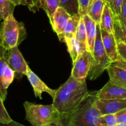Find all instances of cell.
Returning a JSON list of instances; mask_svg holds the SVG:
<instances>
[{
    "mask_svg": "<svg viewBox=\"0 0 126 126\" xmlns=\"http://www.w3.org/2000/svg\"><path fill=\"white\" fill-rule=\"evenodd\" d=\"M85 79L77 80L70 76L58 89L53 99V105L58 110L61 117L72 112L88 93Z\"/></svg>",
    "mask_w": 126,
    "mask_h": 126,
    "instance_id": "cell-1",
    "label": "cell"
},
{
    "mask_svg": "<svg viewBox=\"0 0 126 126\" xmlns=\"http://www.w3.org/2000/svg\"><path fill=\"white\" fill-rule=\"evenodd\" d=\"M97 91H88L80 103L69 114L61 117L62 126H98L101 116L96 107Z\"/></svg>",
    "mask_w": 126,
    "mask_h": 126,
    "instance_id": "cell-2",
    "label": "cell"
},
{
    "mask_svg": "<svg viewBox=\"0 0 126 126\" xmlns=\"http://www.w3.org/2000/svg\"><path fill=\"white\" fill-rule=\"evenodd\" d=\"M24 106L26 114L25 119L32 126H62L60 114L53 104L35 105L25 101L24 103Z\"/></svg>",
    "mask_w": 126,
    "mask_h": 126,
    "instance_id": "cell-3",
    "label": "cell"
},
{
    "mask_svg": "<svg viewBox=\"0 0 126 126\" xmlns=\"http://www.w3.org/2000/svg\"><path fill=\"white\" fill-rule=\"evenodd\" d=\"M26 37L24 24L17 21L13 14L3 20L0 26V45L6 50L18 47Z\"/></svg>",
    "mask_w": 126,
    "mask_h": 126,
    "instance_id": "cell-4",
    "label": "cell"
},
{
    "mask_svg": "<svg viewBox=\"0 0 126 126\" xmlns=\"http://www.w3.org/2000/svg\"><path fill=\"white\" fill-rule=\"evenodd\" d=\"M92 54V63L87 78L90 80H94L100 77L112 64V61L108 56L103 47L99 24L96 25V38Z\"/></svg>",
    "mask_w": 126,
    "mask_h": 126,
    "instance_id": "cell-5",
    "label": "cell"
},
{
    "mask_svg": "<svg viewBox=\"0 0 126 126\" xmlns=\"http://www.w3.org/2000/svg\"><path fill=\"white\" fill-rule=\"evenodd\" d=\"M6 56L8 66L14 71L15 78L19 80L24 76H26L29 66L18 47H15L7 51Z\"/></svg>",
    "mask_w": 126,
    "mask_h": 126,
    "instance_id": "cell-6",
    "label": "cell"
},
{
    "mask_svg": "<svg viewBox=\"0 0 126 126\" xmlns=\"http://www.w3.org/2000/svg\"><path fill=\"white\" fill-rule=\"evenodd\" d=\"M92 59V53L87 50L82 52L73 63L71 76L77 80L86 79L90 68Z\"/></svg>",
    "mask_w": 126,
    "mask_h": 126,
    "instance_id": "cell-7",
    "label": "cell"
},
{
    "mask_svg": "<svg viewBox=\"0 0 126 126\" xmlns=\"http://www.w3.org/2000/svg\"><path fill=\"white\" fill-rule=\"evenodd\" d=\"M96 107L101 116L116 114L126 108V99H98Z\"/></svg>",
    "mask_w": 126,
    "mask_h": 126,
    "instance_id": "cell-8",
    "label": "cell"
},
{
    "mask_svg": "<svg viewBox=\"0 0 126 126\" xmlns=\"http://www.w3.org/2000/svg\"><path fill=\"white\" fill-rule=\"evenodd\" d=\"M71 17V16L61 7H59L57 9L53 16L51 24L53 30L56 32L59 40L64 43H65L64 31L66 24Z\"/></svg>",
    "mask_w": 126,
    "mask_h": 126,
    "instance_id": "cell-9",
    "label": "cell"
},
{
    "mask_svg": "<svg viewBox=\"0 0 126 126\" xmlns=\"http://www.w3.org/2000/svg\"><path fill=\"white\" fill-rule=\"evenodd\" d=\"M98 99H126V88L114 84L111 80L97 91Z\"/></svg>",
    "mask_w": 126,
    "mask_h": 126,
    "instance_id": "cell-10",
    "label": "cell"
},
{
    "mask_svg": "<svg viewBox=\"0 0 126 126\" xmlns=\"http://www.w3.org/2000/svg\"><path fill=\"white\" fill-rule=\"evenodd\" d=\"M27 77L28 80L30 82V84L32 85L33 88L35 95L36 97L39 98L40 99H42V94L44 92L48 93L52 97V98H54L56 93V90H53L49 88L40 79L38 76H37L33 71L30 69V68L28 67L27 72Z\"/></svg>",
    "mask_w": 126,
    "mask_h": 126,
    "instance_id": "cell-11",
    "label": "cell"
},
{
    "mask_svg": "<svg viewBox=\"0 0 126 126\" xmlns=\"http://www.w3.org/2000/svg\"><path fill=\"white\" fill-rule=\"evenodd\" d=\"M100 32L103 47L112 63L119 60L117 50V42L113 33H111L101 29Z\"/></svg>",
    "mask_w": 126,
    "mask_h": 126,
    "instance_id": "cell-12",
    "label": "cell"
},
{
    "mask_svg": "<svg viewBox=\"0 0 126 126\" xmlns=\"http://www.w3.org/2000/svg\"><path fill=\"white\" fill-rule=\"evenodd\" d=\"M83 17L86 29L87 35V50L92 53L94 49V42L96 34V25L87 14H85Z\"/></svg>",
    "mask_w": 126,
    "mask_h": 126,
    "instance_id": "cell-13",
    "label": "cell"
},
{
    "mask_svg": "<svg viewBox=\"0 0 126 126\" xmlns=\"http://www.w3.org/2000/svg\"><path fill=\"white\" fill-rule=\"evenodd\" d=\"M106 71L110 80L117 85L126 88V69L111 64Z\"/></svg>",
    "mask_w": 126,
    "mask_h": 126,
    "instance_id": "cell-14",
    "label": "cell"
},
{
    "mask_svg": "<svg viewBox=\"0 0 126 126\" xmlns=\"http://www.w3.org/2000/svg\"><path fill=\"white\" fill-rule=\"evenodd\" d=\"M105 4V0H92L90 3L87 14L96 24H100Z\"/></svg>",
    "mask_w": 126,
    "mask_h": 126,
    "instance_id": "cell-15",
    "label": "cell"
},
{
    "mask_svg": "<svg viewBox=\"0 0 126 126\" xmlns=\"http://www.w3.org/2000/svg\"><path fill=\"white\" fill-rule=\"evenodd\" d=\"M114 17L108 6L105 4L100 23V29L114 34Z\"/></svg>",
    "mask_w": 126,
    "mask_h": 126,
    "instance_id": "cell-16",
    "label": "cell"
},
{
    "mask_svg": "<svg viewBox=\"0 0 126 126\" xmlns=\"http://www.w3.org/2000/svg\"><path fill=\"white\" fill-rule=\"evenodd\" d=\"M65 43L67 45V49H68V51L71 57L72 63H74L76 61L78 56L84 50L82 49L80 44L76 39L75 37L66 38H65Z\"/></svg>",
    "mask_w": 126,
    "mask_h": 126,
    "instance_id": "cell-17",
    "label": "cell"
},
{
    "mask_svg": "<svg viewBox=\"0 0 126 126\" xmlns=\"http://www.w3.org/2000/svg\"><path fill=\"white\" fill-rule=\"evenodd\" d=\"M80 16L79 14H77L76 15L72 16L69 18L66 24V27H65L64 31V41L66 38L75 37L76 31H77L80 20Z\"/></svg>",
    "mask_w": 126,
    "mask_h": 126,
    "instance_id": "cell-18",
    "label": "cell"
},
{
    "mask_svg": "<svg viewBox=\"0 0 126 126\" xmlns=\"http://www.w3.org/2000/svg\"><path fill=\"white\" fill-rule=\"evenodd\" d=\"M16 5L11 0H0V22L13 14Z\"/></svg>",
    "mask_w": 126,
    "mask_h": 126,
    "instance_id": "cell-19",
    "label": "cell"
},
{
    "mask_svg": "<svg viewBox=\"0 0 126 126\" xmlns=\"http://www.w3.org/2000/svg\"><path fill=\"white\" fill-rule=\"evenodd\" d=\"M76 39L79 42L83 50H87V35H86V29L85 22L82 17H80L79 24L76 31Z\"/></svg>",
    "mask_w": 126,
    "mask_h": 126,
    "instance_id": "cell-20",
    "label": "cell"
},
{
    "mask_svg": "<svg viewBox=\"0 0 126 126\" xmlns=\"http://www.w3.org/2000/svg\"><path fill=\"white\" fill-rule=\"evenodd\" d=\"M114 35L117 42H121L126 44V27L114 17Z\"/></svg>",
    "mask_w": 126,
    "mask_h": 126,
    "instance_id": "cell-21",
    "label": "cell"
},
{
    "mask_svg": "<svg viewBox=\"0 0 126 126\" xmlns=\"http://www.w3.org/2000/svg\"><path fill=\"white\" fill-rule=\"evenodd\" d=\"M7 65L6 56L0 59V96L3 101L6 100L8 94V90L5 88L4 85V72Z\"/></svg>",
    "mask_w": 126,
    "mask_h": 126,
    "instance_id": "cell-22",
    "label": "cell"
},
{
    "mask_svg": "<svg viewBox=\"0 0 126 126\" xmlns=\"http://www.w3.org/2000/svg\"><path fill=\"white\" fill-rule=\"evenodd\" d=\"M59 7L64 9L71 16L79 14L78 0H59Z\"/></svg>",
    "mask_w": 126,
    "mask_h": 126,
    "instance_id": "cell-23",
    "label": "cell"
},
{
    "mask_svg": "<svg viewBox=\"0 0 126 126\" xmlns=\"http://www.w3.org/2000/svg\"><path fill=\"white\" fill-rule=\"evenodd\" d=\"M59 7V0H45V6L43 10L47 13L51 24L53 22V16Z\"/></svg>",
    "mask_w": 126,
    "mask_h": 126,
    "instance_id": "cell-24",
    "label": "cell"
},
{
    "mask_svg": "<svg viewBox=\"0 0 126 126\" xmlns=\"http://www.w3.org/2000/svg\"><path fill=\"white\" fill-rule=\"evenodd\" d=\"M117 124L115 114L102 115L99 117L98 126H116Z\"/></svg>",
    "mask_w": 126,
    "mask_h": 126,
    "instance_id": "cell-25",
    "label": "cell"
},
{
    "mask_svg": "<svg viewBox=\"0 0 126 126\" xmlns=\"http://www.w3.org/2000/svg\"><path fill=\"white\" fill-rule=\"evenodd\" d=\"M105 1L112 11L114 17L119 16L124 0H105Z\"/></svg>",
    "mask_w": 126,
    "mask_h": 126,
    "instance_id": "cell-26",
    "label": "cell"
},
{
    "mask_svg": "<svg viewBox=\"0 0 126 126\" xmlns=\"http://www.w3.org/2000/svg\"><path fill=\"white\" fill-rule=\"evenodd\" d=\"M13 3L16 6L23 5L28 7L29 9L33 13H36L40 9L38 4L35 0H11Z\"/></svg>",
    "mask_w": 126,
    "mask_h": 126,
    "instance_id": "cell-27",
    "label": "cell"
},
{
    "mask_svg": "<svg viewBox=\"0 0 126 126\" xmlns=\"http://www.w3.org/2000/svg\"><path fill=\"white\" fill-rule=\"evenodd\" d=\"M3 102L4 101L0 96V123L8 124L11 122L13 119L5 108Z\"/></svg>",
    "mask_w": 126,
    "mask_h": 126,
    "instance_id": "cell-28",
    "label": "cell"
},
{
    "mask_svg": "<svg viewBox=\"0 0 126 126\" xmlns=\"http://www.w3.org/2000/svg\"><path fill=\"white\" fill-rule=\"evenodd\" d=\"M14 78H15V75L14 71L9 67L8 64L4 72V85L7 90L9 86L13 83Z\"/></svg>",
    "mask_w": 126,
    "mask_h": 126,
    "instance_id": "cell-29",
    "label": "cell"
},
{
    "mask_svg": "<svg viewBox=\"0 0 126 126\" xmlns=\"http://www.w3.org/2000/svg\"><path fill=\"white\" fill-rule=\"evenodd\" d=\"M117 50L119 60L126 62V44L121 42H117Z\"/></svg>",
    "mask_w": 126,
    "mask_h": 126,
    "instance_id": "cell-30",
    "label": "cell"
},
{
    "mask_svg": "<svg viewBox=\"0 0 126 126\" xmlns=\"http://www.w3.org/2000/svg\"><path fill=\"white\" fill-rule=\"evenodd\" d=\"M79 14L81 17L87 14V9L90 4V0H78Z\"/></svg>",
    "mask_w": 126,
    "mask_h": 126,
    "instance_id": "cell-31",
    "label": "cell"
},
{
    "mask_svg": "<svg viewBox=\"0 0 126 126\" xmlns=\"http://www.w3.org/2000/svg\"><path fill=\"white\" fill-rule=\"evenodd\" d=\"M126 27V0H124L119 16L115 17Z\"/></svg>",
    "mask_w": 126,
    "mask_h": 126,
    "instance_id": "cell-32",
    "label": "cell"
},
{
    "mask_svg": "<svg viewBox=\"0 0 126 126\" xmlns=\"http://www.w3.org/2000/svg\"><path fill=\"white\" fill-rule=\"evenodd\" d=\"M117 124H126V108L115 114Z\"/></svg>",
    "mask_w": 126,
    "mask_h": 126,
    "instance_id": "cell-33",
    "label": "cell"
},
{
    "mask_svg": "<svg viewBox=\"0 0 126 126\" xmlns=\"http://www.w3.org/2000/svg\"><path fill=\"white\" fill-rule=\"evenodd\" d=\"M112 64L115 65V66H117V67H121L124 69H126V62L122 60H118L117 61H115L112 63Z\"/></svg>",
    "mask_w": 126,
    "mask_h": 126,
    "instance_id": "cell-34",
    "label": "cell"
},
{
    "mask_svg": "<svg viewBox=\"0 0 126 126\" xmlns=\"http://www.w3.org/2000/svg\"><path fill=\"white\" fill-rule=\"evenodd\" d=\"M0 126H25L24 125L21 124L17 122L14 121H12L11 122L8 124H1L0 123Z\"/></svg>",
    "mask_w": 126,
    "mask_h": 126,
    "instance_id": "cell-35",
    "label": "cell"
},
{
    "mask_svg": "<svg viewBox=\"0 0 126 126\" xmlns=\"http://www.w3.org/2000/svg\"><path fill=\"white\" fill-rule=\"evenodd\" d=\"M7 51L8 50H6L4 47H3L1 45H0V59H1L3 57L6 56L7 53Z\"/></svg>",
    "mask_w": 126,
    "mask_h": 126,
    "instance_id": "cell-36",
    "label": "cell"
},
{
    "mask_svg": "<svg viewBox=\"0 0 126 126\" xmlns=\"http://www.w3.org/2000/svg\"><path fill=\"white\" fill-rule=\"evenodd\" d=\"M40 2L41 8L43 9H44V6H45V0H40Z\"/></svg>",
    "mask_w": 126,
    "mask_h": 126,
    "instance_id": "cell-37",
    "label": "cell"
},
{
    "mask_svg": "<svg viewBox=\"0 0 126 126\" xmlns=\"http://www.w3.org/2000/svg\"><path fill=\"white\" fill-rule=\"evenodd\" d=\"M36 2H37V3L38 4V7H39V8L40 9L41 8V4H40V0H35Z\"/></svg>",
    "mask_w": 126,
    "mask_h": 126,
    "instance_id": "cell-38",
    "label": "cell"
},
{
    "mask_svg": "<svg viewBox=\"0 0 126 126\" xmlns=\"http://www.w3.org/2000/svg\"><path fill=\"white\" fill-rule=\"evenodd\" d=\"M116 126H126V124H117Z\"/></svg>",
    "mask_w": 126,
    "mask_h": 126,
    "instance_id": "cell-39",
    "label": "cell"
},
{
    "mask_svg": "<svg viewBox=\"0 0 126 126\" xmlns=\"http://www.w3.org/2000/svg\"><path fill=\"white\" fill-rule=\"evenodd\" d=\"M60 126V125H52V126Z\"/></svg>",
    "mask_w": 126,
    "mask_h": 126,
    "instance_id": "cell-40",
    "label": "cell"
},
{
    "mask_svg": "<svg viewBox=\"0 0 126 126\" xmlns=\"http://www.w3.org/2000/svg\"><path fill=\"white\" fill-rule=\"evenodd\" d=\"M92 1V0H90V2Z\"/></svg>",
    "mask_w": 126,
    "mask_h": 126,
    "instance_id": "cell-41",
    "label": "cell"
}]
</instances>
